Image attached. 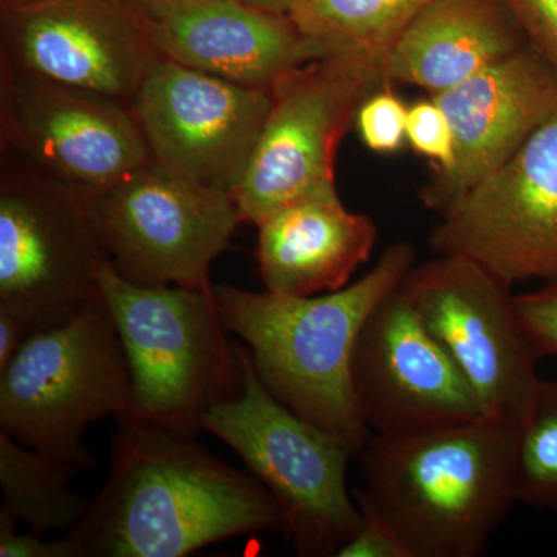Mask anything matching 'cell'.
I'll return each mask as SVG.
<instances>
[{
  "label": "cell",
  "instance_id": "20",
  "mask_svg": "<svg viewBox=\"0 0 557 557\" xmlns=\"http://www.w3.org/2000/svg\"><path fill=\"white\" fill-rule=\"evenodd\" d=\"M79 467L22 445L0 429V485L2 507L28 530L47 534L72 530L89 502L72 491Z\"/></svg>",
  "mask_w": 557,
  "mask_h": 557
},
{
  "label": "cell",
  "instance_id": "29",
  "mask_svg": "<svg viewBox=\"0 0 557 557\" xmlns=\"http://www.w3.org/2000/svg\"><path fill=\"white\" fill-rule=\"evenodd\" d=\"M38 330L24 314L0 306V370L9 366L14 355Z\"/></svg>",
  "mask_w": 557,
  "mask_h": 557
},
{
  "label": "cell",
  "instance_id": "30",
  "mask_svg": "<svg viewBox=\"0 0 557 557\" xmlns=\"http://www.w3.org/2000/svg\"><path fill=\"white\" fill-rule=\"evenodd\" d=\"M239 2L256 7V9L273 11V13L278 14H288L289 16L293 11L298 9L304 0H239Z\"/></svg>",
  "mask_w": 557,
  "mask_h": 557
},
{
  "label": "cell",
  "instance_id": "8",
  "mask_svg": "<svg viewBox=\"0 0 557 557\" xmlns=\"http://www.w3.org/2000/svg\"><path fill=\"white\" fill-rule=\"evenodd\" d=\"M108 263L87 197L0 159V306L44 332L101 298Z\"/></svg>",
  "mask_w": 557,
  "mask_h": 557
},
{
  "label": "cell",
  "instance_id": "17",
  "mask_svg": "<svg viewBox=\"0 0 557 557\" xmlns=\"http://www.w3.org/2000/svg\"><path fill=\"white\" fill-rule=\"evenodd\" d=\"M148 21L161 58L240 86L270 89L289 70L327 54L288 14L239 0H168Z\"/></svg>",
  "mask_w": 557,
  "mask_h": 557
},
{
  "label": "cell",
  "instance_id": "2",
  "mask_svg": "<svg viewBox=\"0 0 557 557\" xmlns=\"http://www.w3.org/2000/svg\"><path fill=\"white\" fill-rule=\"evenodd\" d=\"M408 242L392 245L366 276L338 292L289 296L214 287L225 327L244 341L263 386L299 417L359 454L372 431L351 386V357L372 311L416 265Z\"/></svg>",
  "mask_w": 557,
  "mask_h": 557
},
{
  "label": "cell",
  "instance_id": "32",
  "mask_svg": "<svg viewBox=\"0 0 557 557\" xmlns=\"http://www.w3.org/2000/svg\"><path fill=\"white\" fill-rule=\"evenodd\" d=\"M38 2V0H2V5L16 7L27 5V3Z\"/></svg>",
  "mask_w": 557,
  "mask_h": 557
},
{
  "label": "cell",
  "instance_id": "11",
  "mask_svg": "<svg viewBox=\"0 0 557 557\" xmlns=\"http://www.w3.org/2000/svg\"><path fill=\"white\" fill-rule=\"evenodd\" d=\"M399 288L485 417L518 423L539 379V357L520 330L511 285L474 260L438 256L413 265Z\"/></svg>",
  "mask_w": 557,
  "mask_h": 557
},
{
  "label": "cell",
  "instance_id": "5",
  "mask_svg": "<svg viewBox=\"0 0 557 557\" xmlns=\"http://www.w3.org/2000/svg\"><path fill=\"white\" fill-rule=\"evenodd\" d=\"M242 388L201 417V429L236 450L276 498L302 557H336L362 523L347 486L357 456L344 440L299 417L263 386L248 348L236 343Z\"/></svg>",
  "mask_w": 557,
  "mask_h": 557
},
{
  "label": "cell",
  "instance_id": "22",
  "mask_svg": "<svg viewBox=\"0 0 557 557\" xmlns=\"http://www.w3.org/2000/svg\"><path fill=\"white\" fill-rule=\"evenodd\" d=\"M511 482L516 504L557 512V379L539 376L516 423Z\"/></svg>",
  "mask_w": 557,
  "mask_h": 557
},
{
  "label": "cell",
  "instance_id": "24",
  "mask_svg": "<svg viewBox=\"0 0 557 557\" xmlns=\"http://www.w3.org/2000/svg\"><path fill=\"white\" fill-rule=\"evenodd\" d=\"M406 139L417 153L434 161L435 174L448 172L454 166L456 143L453 126L445 110L432 98L410 106Z\"/></svg>",
  "mask_w": 557,
  "mask_h": 557
},
{
  "label": "cell",
  "instance_id": "12",
  "mask_svg": "<svg viewBox=\"0 0 557 557\" xmlns=\"http://www.w3.org/2000/svg\"><path fill=\"white\" fill-rule=\"evenodd\" d=\"M508 285L557 281V109L498 170L458 199L431 236Z\"/></svg>",
  "mask_w": 557,
  "mask_h": 557
},
{
  "label": "cell",
  "instance_id": "4",
  "mask_svg": "<svg viewBox=\"0 0 557 557\" xmlns=\"http://www.w3.org/2000/svg\"><path fill=\"white\" fill-rule=\"evenodd\" d=\"M131 376L132 410L178 431L199 434L212 406L240 394L242 364L214 292L146 287L101 270Z\"/></svg>",
  "mask_w": 557,
  "mask_h": 557
},
{
  "label": "cell",
  "instance_id": "16",
  "mask_svg": "<svg viewBox=\"0 0 557 557\" xmlns=\"http://www.w3.org/2000/svg\"><path fill=\"white\" fill-rule=\"evenodd\" d=\"M454 132L456 161L423 189L428 208L446 211L507 163L556 112L557 70L530 44L453 89L431 97Z\"/></svg>",
  "mask_w": 557,
  "mask_h": 557
},
{
  "label": "cell",
  "instance_id": "14",
  "mask_svg": "<svg viewBox=\"0 0 557 557\" xmlns=\"http://www.w3.org/2000/svg\"><path fill=\"white\" fill-rule=\"evenodd\" d=\"M270 102V89L240 86L161 58L132 110L153 160L233 196Z\"/></svg>",
  "mask_w": 557,
  "mask_h": 557
},
{
  "label": "cell",
  "instance_id": "9",
  "mask_svg": "<svg viewBox=\"0 0 557 557\" xmlns=\"http://www.w3.org/2000/svg\"><path fill=\"white\" fill-rule=\"evenodd\" d=\"M87 200L121 277L214 292L209 270L240 223L230 193L150 159Z\"/></svg>",
  "mask_w": 557,
  "mask_h": 557
},
{
  "label": "cell",
  "instance_id": "21",
  "mask_svg": "<svg viewBox=\"0 0 557 557\" xmlns=\"http://www.w3.org/2000/svg\"><path fill=\"white\" fill-rule=\"evenodd\" d=\"M432 0H304L289 16L327 53L358 51L386 64L388 51Z\"/></svg>",
  "mask_w": 557,
  "mask_h": 557
},
{
  "label": "cell",
  "instance_id": "1",
  "mask_svg": "<svg viewBox=\"0 0 557 557\" xmlns=\"http://www.w3.org/2000/svg\"><path fill=\"white\" fill-rule=\"evenodd\" d=\"M116 421L109 478L67 531L81 557H183L245 534L287 533L260 480L212 456L197 434L134 410Z\"/></svg>",
  "mask_w": 557,
  "mask_h": 557
},
{
  "label": "cell",
  "instance_id": "15",
  "mask_svg": "<svg viewBox=\"0 0 557 557\" xmlns=\"http://www.w3.org/2000/svg\"><path fill=\"white\" fill-rule=\"evenodd\" d=\"M350 373L359 412L373 434L485 417L463 373L399 287L366 321Z\"/></svg>",
  "mask_w": 557,
  "mask_h": 557
},
{
  "label": "cell",
  "instance_id": "3",
  "mask_svg": "<svg viewBox=\"0 0 557 557\" xmlns=\"http://www.w3.org/2000/svg\"><path fill=\"white\" fill-rule=\"evenodd\" d=\"M516 423L490 417L373 434L359 450L369 496L410 557H479L516 504Z\"/></svg>",
  "mask_w": 557,
  "mask_h": 557
},
{
  "label": "cell",
  "instance_id": "31",
  "mask_svg": "<svg viewBox=\"0 0 557 557\" xmlns=\"http://www.w3.org/2000/svg\"><path fill=\"white\" fill-rule=\"evenodd\" d=\"M131 2L137 7L143 16L153 20L166 5L168 0H131Z\"/></svg>",
  "mask_w": 557,
  "mask_h": 557
},
{
  "label": "cell",
  "instance_id": "13",
  "mask_svg": "<svg viewBox=\"0 0 557 557\" xmlns=\"http://www.w3.org/2000/svg\"><path fill=\"white\" fill-rule=\"evenodd\" d=\"M161 60L148 17L131 0L2 5L0 64L132 106Z\"/></svg>",
  "mask_w": 557,
  "mask_h": 557
},
{
  "label": "cell",
  "instance_id": "10",
  "mask_svg": "<svg viewBox=\"0 0 557 557\" xmlns=\"http://www.w3.org/2000/svg\"><path fill=\"white\" fill-rule=\"evenodd\" d=\"M0 159L91 197L152 153L132 106L0 64Z\"/></svg>",
  "mask_w": 557,
  "mask_h": 557
},
{
  "label": "cell",
  "instance_id": "7",
  "mask_svg": "<svg viewBox=\"0 0 557 557\" xmlns=\"http://www.w3.org/2000/svg\"><path fill=\"white\" fill-rule=\"evenodd\" d=\"M392 87L384 61L335 51L289 70L270 87V109L233 190L240 223L258 226L278 209L336 194L335 159L359 106Z\"/></svg>",
  "mask_w": 557,
  "mask_h": 557
},
{
  "label": "cell",
  "instance_id": "19",
  "mask_svg": "<svg viewBox=\"0 0 557 557\" xmlns=\"http://www.w3.org/2000/svg\"><path fill=\"white\" fill-rule=\"evenodd\" d=\"M527 44L504 0H432L399 35L384 72L391 84H409L435 97Z\"/></svg>",
  "mask_w": 557,
  "mask_h": 557
},
{
  "label": "cell",
  "instance_id": "28",
  "mask_svg": "<svg viewBox=\"0 0 557 557\" xmlns=\"http://www.w3.org/2000/svg\"><path fill=\"white\" fill-rule=\"evenodd\" d=\"M20 520L7 508H0V557H81L72 539L44 541L42 534L28 530L17 533Z\"/></svg>",
  "mask_w": 557,
  "mask_h": 557
},
{
  "label": "cell",
  "instance_id": "27",
  "mask_svg": "<svg viewBox=\"0 0 557 557\" xmlns=\"http://www.w3.org/2000/svg\"><path fill=\"white\" fill-rule=\"evenodd\" d=\"M528 44L557 70V0H504Z\"/></svg>",
  "mask_w": 557,
  "mask_h": 557
},
{
  "label": "cell",
  "instance_id": "6",
  "mask_svg": "<svg viewBox=\"0 0 557 557\" xmlns=\"http://www.w3.org/2000/svg\"><path fill=\"white\" fill-rule=\"evenodd\" d=\"M131 410L126 355L102 296L33 336L0 370V429L79 468L95 467L87 428Z\"/></svg>",
  "mask_w": 557,
  "mask_h": 557
},
{
  "label": "cell",
  "instance_id": "25",
  "mask_svg": "<svg viewBox=\"0 0 557 557\" xmlns=\"http://www.w3.org/2000/svg\"><path fill=\"white\" fill-rule=\"evenodd\" d=\"M516 318L539 359L557 357V281L515 296Z\"/></svg>",
  "mask_w": 557,
  "mask_h": 557
},
{
  "label": "cell",
  "instance_id": "26",
  "mask_svg": "<svg viewBox=\"0 0 557 557\" xmlns=\"http://www.w3.org/2000/svg\"><path fill=\"white\" fill-rule=\"evenodd\" d=\"M362 523L336 557H410L409 549L366 490L354 491Z\"/></svg>",
  "mask_w": 557,
  "mask_h": 557
},
{
  "label": "cell",
  "instance_id": "18",
  "mask_svg": "<svg viewBox=\"0 0 557 557\" xmlns=\"http://www.w3.org/2000/svg\"><path fill=\"white\" fill-rule=\"evenodd\" d=\"M258 230L256 258L265 289L289 296L346 288L379 239L375 222L348 211L338 193L278 209Z\"/></svg>",
  "mask_w": 557,
  "mask_h": 557
},
{
  "label": "cell",
  "instance_id": "23",
  "mask_svg": "<svg viewBox=\"0 0 557 557\" xmlns=\"http://www.w3.org/2000/svg\"><path fill=\"white\" fill-rule=\"evenodd\" d=\"M408 106L392 87H384L359 106L355 127L366 148L376 153H395L408 141Z\"/></svg>",
  "mask_w": 557,
  "mask_h": 557
}]
</instances>
